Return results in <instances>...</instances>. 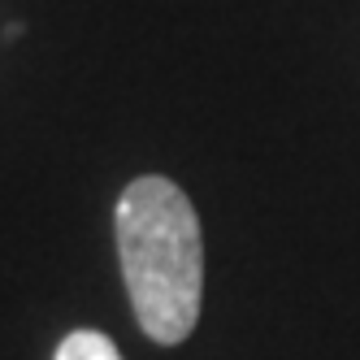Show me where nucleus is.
I'll list each match as a JSON object with an SVG mask.
<instances>
[{
  "label": "nucleus",
  "mask_w": 360,
  "mask_h": 360,
  "mask_svg": "<svg viewBox=\"0 0 360 360\" xmlns=\"http://www.w3.org/2000/svg\"><path fill=\"white\" fill-rule=\"evenodd\" d=\"M53 360H122V352L113 347L109 334H100V330H74L61 339Z\"/></svg>",
  "instance_id": "nucleus-2"
},
{
  "label": "nucleus",
  "mask_w": 360,
  "mask_h": 360,
  "mask_svg": "<svg viewBox=\"0 0 360 360\" xmlns=\"http://www.w3.org/2000/svg\"><path fill=\"white\" fill-rule=\"evenodd\" d=\"M113 226L139 330L161 347L183 343L204 300V239L187 191L157 174L135 178L117 200Z\"/></svg>",
  "instance_id": "nucleus-1"
}]
</instances>
